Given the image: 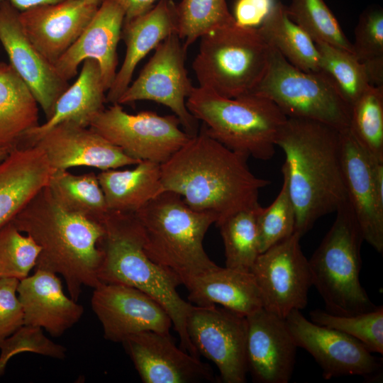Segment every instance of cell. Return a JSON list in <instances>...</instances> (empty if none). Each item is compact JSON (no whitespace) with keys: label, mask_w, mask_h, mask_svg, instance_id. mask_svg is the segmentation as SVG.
I'll use <instances>...</instances> for the list:
<instances>
[{"label":"cell","mask_w":383,"mask_h":383,"mask_svg":"<svg viewBox=\"0 0 383 383\" xmlns=\"http://www.w3.org/2000/svg\"><path fill=\"white\" fill-rule=\"evenodd\" d=\"M40 248L11 221L0 228V278L21 280L35 267Z\"/></svg>","instance_id":"f35d334b"},{"label":"cell","mask_w":383,"mask_h":383,"mask_svg":"<svg viewBox=\"0 0 383 383\" xmlns=\"http://www.w3.org/2000/svg\"><path fill=\"white\" fill-rule=\"evenodd\" d=\"M53 171L36 145L16 148L0 161V228L48 185Z\"/></svg>","instance_id":"d4e9b609"},{"label":"cell","mask_w":383,"mask_h":383,"mask_svg":"<svg viewBox=\"0 0 383 383\" xmlns=\"http://www.w3.org/2000/svg\"><path fill=\"white\" fill-rule=\"evenodd\" d=\"M19 13L9 1L0 2V42L9 64L25 82L41 107L46 120L56 102L69 87L53 64L33 45L22 28Z\"/></svg>","instance_id":"2e32d148"},{"label":"cell","mask_w":383,"mask_h":383,"mask_svg":"<svg viewBox=\"0 0 383 383\" xmlns=\"http://www.w3.org/2000/svg\"><path fill=\"white\" fill-rule=\"evenodd\" d=\"M348 128L371 156L383 161V86L370 85L352 105Z\"/></svg>","instance_id":"836d02e7"},{"label":"cell","mask_w":383,"mask_h":383,"mask_svg":"<svg viewBox=\"0 0 383 383\" xmlns=\"http://www.w3.org/2000/svg\"><path fill=\"white\" fill-rule=\"evenodd\" d=\"M124 20V11L118 4L101 0L82 34L54 64L60 76L68 81L76 76L82 62L95 60L108 91L117 72V46Z\"/></svg>","instance_id":"44dd1931"},{"label":"cell","mask_w":383,"mask_h":383,"mask_svg":"<svg viewBox=\"0 0 383 383\" xmlns=\"http://www.w3.org/2000/svg\"><path fill=\"white\" fill-rule=\"evenodd\" d=\"M135 213L146 255L181 284L218 267L203 245L208 229L216 222L213 214L194 210L170 191L161 192Z\"/></svg>","instance_id":"5b68a950"},{"label":"cell","mask_w":383,"mask_h":383,"mask_svg":"<svg viewBox=\"0 0 383 383\" xmlns=\"http://www.w3.org/2000/svg\"><path fill=\"white\" fill-rule=\"evenodd\" d=\"M342 166L348 201L364 240L383 251V199L377 191L371 156L349 128L340 131Z\"/></svg>","instance_id":"ac0fdd59"},{"label":"cell","mask_w":383,"mask_h":383,"mask_svg":"<svg viewBox=\"0 0 383 383\" xmlns=\"http://www.w3.org/2000/svg\"><path fill=\"white\" fill-rule=\"evenodd\" d=\"M187 49L177 33L160 43L117 104L148 100L163 104L172 110L188 134L195 135L199 131L198 120L186 106L194 87L185 67Z\"/></svg>","instance_id":"8fae6325"},{"label":"cell","mask_w":383,"mask_h":383,"mask_svg":"<svg viewBox=\"0 0 383 383\" xmlns=\"http://www.w3.org/2000/svg\"><path fill=\"white\" fill-rule=\"evenodd\" d=\"M297 232L261 252L250 272L260 289L263 308L285 318L308 304L312 286L309 260L304 256Z\"/></svg>","instance_id":"7c38bea8"},{"label":"cell","mask_w":383,"mask_h":383,"mask_svg":"<svg viewBox=\"0 0 383 383\" xmlns=\"http://www.w3.org/2000/svg\"><path fill=\"white\" fill-rule=\"evenodd\" d=\"M109 211L136 212L162 191L160 164L142 160L131 170L97 174Z\"/></svg>","instance_id":"83f0119b"},{"label":"cell","mask_w":383,"mask_h":383,"mask_svg":"<svg viewBox=\"0 0 383 383\" xmlns=\"http://www.w3.org/2000/svg\"><path fill=\"white\" fill-rule=\"evenodd\" d=\"M48 187L65 210L101 223L109 211L97 175L74 174L67 170H54Z\"/></svg>","instance_id":"4dcf8cb0"},{"label":"cell","mask_w":383,"mask_h":383,"mask_svg":"<svg viewBox=\"0 0 383 383\" xmlns=\"http://www.w3.org/2000/svg\"><path fill=\"white\" fill-rule=\"evenodd\" d=\"M124 11L125 20L129 21L150 10L160 0H112Z\"/></svg>","instance_id":"ee69618b"},{"label":"cell","mask_w":383,"mask_h":383,"mask_svg":"<svg viewBox=\"0 0 383 383\" xmlns=\"http://www.w3.org/2000/svg\"><path fill=\"white\" fill-rule=\"evenodd\" d=\"M19 280L0 278V347L23 325V314L17 296Z\"/></svg>","instance_id":"b9f144b4"},{"label":"cell","mask_w":383,"mask_h":383,"mask_svg":"<svg viewBox=\"0 0 383 383\" xmlns=\"http://www.w3.org/2000/svg\"><path fill=\"white\" fill-rule=\"evenodd\" d=\"M286 9L289 17L314 43H326L353 54L352 43L323 0H291Z\"/></svg>","instance_id":"d590c367"},{"label":"cell","mask_w":383,"mask_h":383,"mask_svg":"<svg viewBox=\"0 0 383 383\" xmlns=\"http://www.w3.org/2000/svg\"><path fill=\"white\" fill-rule=\"evenodd\" d=\"M186 106L202 121L210 136L247 159L272 158L279 132L287 120L273 101L252 93L227 98L194 87Z\"/></svg>","instance_id":"8992f818"},{"label":"cell","mask_w":383,"mask_h":383,"mask_svg":"<svg viewBox=\"0 0 383 383\" xmlns=\"http://www.w3.org/2000/svg\"><path fill=\"white\" fill-rule=\"evenodd\" d=\"M0 377L9 361L17 354L33 353L56 359L66 357L67 348L49 339L38 327L23 325L0 347Z\"/></svg>","instance_id":"60d3db41"},{"label":"cell","mask_w":383,"mask_h":383,"mask_svg":"<svg viewBox=\"0 0 383 383\" xmlns=\"http://www.w3.org/2000/svg\"><path fill=\"white\" fill-rule=\"evenodd\" d=\"M176 11L177 35L187 48L202 35L235 23L226 0H182Z\"/></svg>","instance_id":"e575fe53"},{"label":"cell","mask_w":383,"mask_h":383,"mask_svg":"<svg viewBox=\"0 0 383 383\" xmlns=\"http://www.w3.org/2000/svg\"><path fill=\"white\" fill-rule=\"evenodd\" d=\"M101 223L104 234L98 243L101 252L99 282L130 286L155 299L170 316L181 348L199 357L187 331V318L194 306L177 292L181 284L178 278L146 255L135 212L109 211Z\"/></svg>","instance_id":"277c9868"},{"label":"cell","mask_w":383,"mask_h":383,"mask_svg":"<svg viewBox=\"0 0 383 383\" xmlns=\"http://www.w3.org/2000/svg\"><path fill=\"white\" fill-rule=\"evenodd\" d=\"M248 371L258 383H287L296 361V345L285 320L263 307L246 316Z\"/></svg>","instance_id":"d6986e66"},{"label":"cell","mask_w":383,"mask_h":383,"mask_svg":"<svg viewBox=\"0 0 383 383\" xmlns=\"http://www.w3.org/2000/svg\"><path fill=\"white\" fill-rule=\"evenodd\" d=\"M106 91L97 61L84 60L76 81L57 99L52 117L26 132L17 148L33 145L48 130L63 122L89 127L104 109Z\"/></svg>","instance_id":"484cf974"},{"label":"cell","mask_w":383,"mask_h":383,"mask_svg":"<svg viewBox=\"0 0 383 383\" xmlns=\"http://www.w3.org/2000/svg\"><path fill=\"white\" fill-rule=\"evenodd\" d=\"M311 321L340 331L360 341L371 353L383 354V307L350 316L334 314L316 309L310 312Z\"/></svg>","instance_id":"74e56055"},{"label":"cell","mask_w":383,"mask_h":383,"mask_svg":"<svg viewBox=\"0 0 383 383\" xmlns=\"http://www.w3.org/2000/svg\"><path fill=\"white\" fill-rule=\"evenodd\" d=\"M277 145L284 153L282 172L301 236L322 216L348 201L340 131L326 123L287 118Z\"/></svg>","instance_id":"7a4b0ae2"},{"label":"cell","mask_w":383,"mask_h":383,"mask_svg":"<svg viewBox=\"0 0 383 383\" xmlns=\"http://www.w3.org/2000/svg\"><path fill=\"white\" fill-rule=\"evenodd\" d=\"M99 4L63 0L19 13L26 35L52 64L70 48L88 25Z\"/></svg>","instance_id":"7402d4cb"},{"label":"cell","mask_w":383,"mask_h":383,"mask_svg":"<svg viewBox=\"0 0 383 383\" xmlns=\"http://www.w3.org/2000/svg\"><path fill=\"white\" fill-rule=\"evenodd\" d=\"M187 331L199 355L216 365L223 382H246V316L216 305L194 306Z\"/></svg>","instance_id":"4fadbf2b"},{"label":"cell","mask_w":383,"mask_h":383,"mask_svg":"<svg viewBox=\"0 0 383 383\" xmlns=\"http://www.w3.org/2000/svg\"><path fill=\"white\" fill-rule=\"evenodd\" d=\"M315 44L321 71L329 76L351 108L371 85L365 66L349 51L323 42Z\"/></svg>","instance_id":"d6a6232c"},{"label":"cell","mask_w":383,"mask_h":383,"mask_svg":"<svg viewBox=\"0 0 383 383\" xmlns=\"http://www.w3.org/2000/svg\"><path fill=\"white\" fill-rule=\"evenodd\" d=\"M270 46L266 72L251 93L273 101L287 118L316 121L339 131L349 128L351 108L329 76L300 70Z\"/></svg>","instance_id":"9c48e42d"},{"label":"cell","mask_w":383,"mask_h":383,"mask_svg":"<svg viewBox=\"0 0 383 383\" xmlns=\"http://www.w3.org/2000/svg\"><path fill=\"white\" fill-rule=\"evenodd\" d=\"M335 212L332 226L309 260L312 285L328 312L350 316L374 310L360 282L365 241L361 230L348 201Z\"/></svg>","instance_id":"52a82bcc"},{"label":"cell","mask_w":383,"mask_h":383,"mask_svg":"<svg viewBox=\"0 0 383 383\" xmlns=\"http://www.w3.org/2000/svg\"><path fill=\"white\" fill-rule=\"evenodd\" d=\"M256 207L234 213L217 226L223 239L226 267L250 272L260 254Z\"/></svg>","instance_id":"1f68e13d"},{"label":"cell","mask_w":383,"mask_h":383,"mask_svg":"<svg viewBox=\"0 0 383 383\" xmlns=\"http://www.w3.org/2000/svg\"><path fill=\"white\" fill-rule=\"evenodd\" d=\"M247 160L210 136L202 124L160 165L162 191L177 193L194 210L213 214L218 225L260 205L259 192L270 184L250 170Z\"/></svg>","instance_id":"6da1fadb"},{"label":"cell","mask_w":383,"mask_h":383,"mask_svg":"<svg viewBox=\"0 0 383 383\" xmlns=\"http://www.w3.org/2000/svg\"><path fill=\"white\" fill-rule=\"evenodd\" d=\"M11 222L39 245L35 269L60 274L72 299L78 301L83 287L94 289L101 283L98 243L104 234L102 224L63 209L48 186Z\"/></svg>","instance_id":"3957f363"},{"label":"cell","mask_w":383,"mask_h":383,"mask_svg":"<svg viewBox=\"0 0 383 383\" xmlns=\"http://www.w3.org/2000/svg\"><path fill=\"white\" fill-rule=\"evenodd\" d=\"M38 104L9 63L0 62V148H17L39 123Z\"/></svg>","instance_id":"f1b7e54d"},{"label":"cell","mask_w":383,"mask_h":383,"mask_svg":"<svg viewBox=\"0 0 383 383\" xmlns=\"http://www.w3.org/2000/svg\"><path fill=\"white\" fill-rule=\"evenodd\" d=\"M200 39L192 62L199 87L227 98L251 93L266 72L270 51L257 28L234 23Z\"/></svg>","instance_id":"ba28073f"},{"label":"cell","mask_w":383,"mask_h":383,"mask_svg":"<svg viewBox=\"0 0 383 383\" xmlns=\"http://www.w3.org/2000/svg\"><path fill=\"white\" fill-rule=\"evenodd\" d=\"M268 45L277 50L295 67L306 72H319L320 56L311 37L288 16L287 9L277 2L257 28Z\"/></svg>","instance_id":"f546056e"},{"label":"cell","mask_w":383,"mask_h":383,"mask_svg":"<svg viewBox=\"0 0 383 383\" xmlns=\"http://www.w3.org/2000/svg\"><path fill=\"white\" fill-rule=\"evenodd\" d=\"M180 125L174 114L160 116L148 111L131 114L116 103L99 113L89 128L129 157L161 165L192 137Z\"/></svg>","instance_id":"30bf717a"},{"label":"cell","mask_w":383,"mask_h":383,"mask_svg":"<svg viewBox=\"0 0 383 383\" xmlns=\"http://www.w3.org/2000/svg\"><path fill=\"white\" fill-rule=\"evenodd\" d=\"M276 4L275 0H237L233 16L240 26L258 28Z\"/></svg>","instance_id":"7bdbcfd3"},{"label":"cell","mask_w":383,"mask_h":383,"mask_svg":"<svg viewBox=\"0 0 383 383\" xmlns=\"http://www.w3.org/2000/svg\"><path fill=\"white\" fill-rule=\"evenodd\" d=\"M353 55L366 68L370 82L383 86V11L366 9L360 16L352 43Z\"/></svg>","instance_id":"8d00e7d4"},{"label":"cell","mask_w":383,"mask_h":383,"mask_svg":"<svg viewBox=\"0 0 383 383\" xmlns=\"http://www.w3.org/2000/svg\"><path fill=\"white\" fill-rule=\"evenodd\" d=\"M174 33H177V17L172 0H160L146 13L124 21L121 38L126 46V55L107 91L106 102L117 103L131 84L139 62Z\"/></svg>","instance_id":"cb8c5ba5"},{"label":"cell","mask_w":383,"mask_h":383,"mask_svg":"<svg viewBox=\"0 0 383 383\" xmlns=\"http://www.w3.org/2000/svg\"><path fill=\"white\" fill-rule=\"evenodd\" d=\"M17 296L23 325L38 327L52 337H60L72 328L84 314V307L67 296L57 274L35 269L19 281Z\"/></svg>","instance_id":"603a6c76"},{"label":"cell","mask_w":383,"mask_h":383,"mask_svg":"<svg viewBox=\"0 0 383 383\" xmlns=\"http://www.w3.org/2000/svg\"><path fill=\"white\" fill-rule=\"evenodd\" d=\"M11 151V150L9 149L0 148V161L4 159Z\"/></svg>","instance_id":"bcb514c9"},{"label":"cell","mask_w":383,"mask_h":383,"mask_svg":"<svg viewBox=\"0 0 383 383\" xmlns=\"http://www.w3.org/2000/svg\"><path fill=\"white\" fill-rule=\"evenodd\" d=\"M284 320L297 348L311 354L326 379L348 375L369 378L382 369L381 362L360 341L308 320L301 311H291Z\"/></svg>","instance_id":"5bb4252c"},{"label":"cell","mask_w":383,"mask_h":383,"mask_svg":"<svg viewBox=\"0 0 383 383\" xmlns=\"http://www.w3.org/2000/svg\"><path fill=\"white\" fill-rule=\"evenodd\" d=\"M184 287L189 301L196 306L219 304L245 316L263 307L260 289L250 272L218 266L190 279Z\"/></svg>","instance_id":"4316f807"},{"label":"cell","mask_w":383,"mask_h":383,"mask_svg":"<svg viewBox=\"0 0 383 383\" xmlns=\"http://www.w3.org/2000/svg\"><path fill=\"white\" fill-rule=\"evenodd\" d=\"M9 1L18 11L23 12L38 6L55 4L63 0H0Z\"/></svg>","instance_id":"f6af8a7d"},{"label":"cell","mask_w":383,"mask_h":383,"mask_svg":"<svg viewBox=\"0 0 383 383\" xmlns=\"http://www.w3.org/2000/svg\"><path fill=\"white\" fill-rule=\"evenodd\" d=\"M260 252H262L295 232L296 212L284 179L274 201L260 206L257 217Z\"/></svg>","instance_id":"ab89813d"},{"label":"cell","mask_w":383,"mask_h":383,"mask_svg":"<svg viewBox=\"0 0 383 383\" xmlns=\"http://www.w3.org/2000/svg\"><path fill=\"white\" fill-rule=\"evenodd\" d=\"M91 309L100 321L106 340L122 343L143 331L170 334V316L155 299L134 287L100 283L94 288Z\"/></svg>","instance_id":"9a60e30c"},{"label":"cell","mask_w":383,"mask_h":383,"mask_svg":"<svg viewBox=\"0 0 383 383\" xmlns=\"http://www.w3.org/2000/svg\"><path fill=\"white\" fill-rule=\"evenodd\" d=\"M122 343L145 383H192L214 379L208 365L176 346L170 334L143 331Z\"/></svg>","instance_id":"e0dca14e"},{"label":"cell","mask_w":383,"mask_h":383,"mask_svg":"<svg viewBox=\"0 0 383 383\" xmlns=\"http://www.w3.org/2000/svg\"><path fill=\"white\" fill-rule=\"evenodd\" d=\"M34 145L43 150L53 170L78 166L107 170L140 162L127 155L89 127L71 122L56 125Z\"/></svg>","instance_id":"ffe728a7"},{"label":"cell","mask_w":383,"mask_h":383,"mask_svg":"<svg viewBox=\"0 0 383 383\" xmlns=\"http://www.w3.org/2000/svg\"><path fill=\"white\" fill-rule=\"evenodd\" d=\"M86 1H90V2H94V3H98V4H100V2H101V0H86Z\"/></svg>","instance_id":"7dc6e473"}]
</instances>
